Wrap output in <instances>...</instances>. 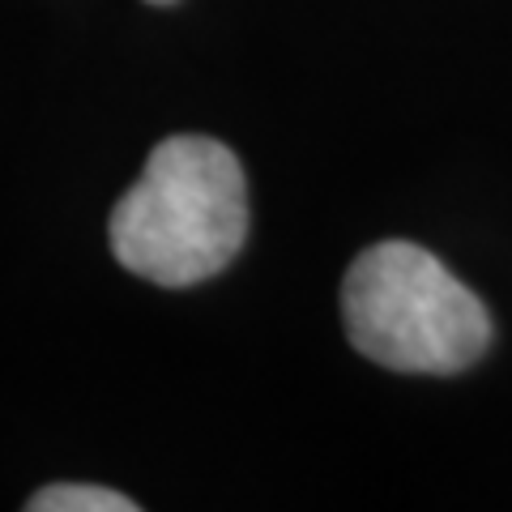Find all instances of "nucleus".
<instances>
[{"instance_id":"obj_3","label":"nucleus","mask_w":512,"mask_h":512,"mask_svg":"<svg viewBox=\"0 0 512 512\" xmlns=\"http://www.w3.org/2000/svg\"><path fill=\"white\" fill-rule=\"evenodd\" d=\"M26 508L30 512H137V504L128 500V495L107 491V487H90V483L43 487Z\"/></svg>"},{"instance_id":"obj_2","label":"nucleus","mask_w":512,"mask_h":512,"mask_svg":"<svg viewBox=\"0 0 512 512\" xmlns=\"http://www.w3.org/2000/svg\"><path fill=\"white\" fill-rule=\"evenodd\" d=\"M342 316L350 346L393 372L453 376L474 367L491 346L483 299L406 239L367 248L350 265Z\"/></svg>"},{"instance_id":"obj_1","label":"nucleus","mask_w":512,"mask_h":512,"mask_svg":"<svg viewBox=\"0 0 512 512\" xmlns=\"http://www.w3.org/2000/svg\"><path fill=\"white\" fill-rule=\"evenodd\" d=\"M248 235L239 158L214 137H167L111 214V252L158 286H197L222 274Z\"/></svg>"},{"instance_id":"obj_4","label":"nucleus","mask_w":512,"mask_h":512,"mask_svg":"<svg viewBox=\"0 0 512 512\" xmlns=\"http://www.w3.org/2000/svg\"><path fill=\"white\" fill-rule=\"evenodd\" d=\"M150 5H175V0H150Z\"/></svg>"}]
</instances>
